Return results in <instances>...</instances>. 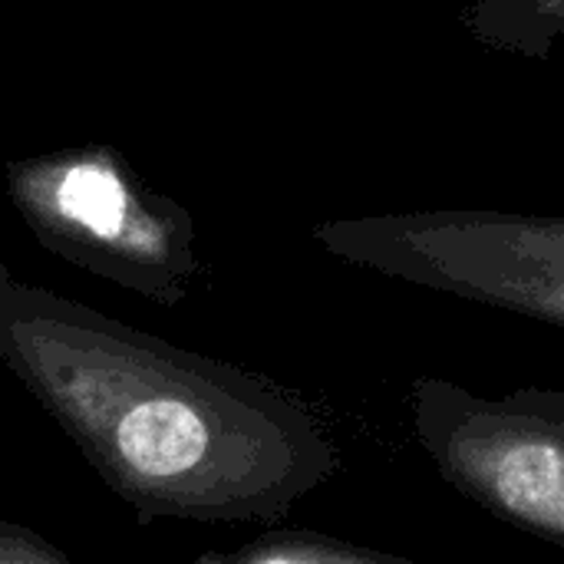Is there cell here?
<instances>
[{
    "instance_id": "6da1fadb",
    "label": "cell",
    "mask_w": 564,
    "mask_h": 564,
    "mask_svg": "<svg viewBox=\"0 0 564 564\" xmlns=\"http://www.w3.org/2000/svg\"><path fill=\"white\" fill-rule=\"evenodd\" d=\"M330 258L564 330V215L426 208L321 221Z\"/></svg>"
},
{
    "instance_id": "7a4b0ae2",
    "label": "cell",
    "mask_w": 564,
    "mask_h": 564,
    "mask_svg": "<svg viewBox=\"0 0 564 564\" xmlns=\"http://www.w3.org/2000/svg\"><path fill=\"white\" fill-rule=\"evenodd\" d=\"M413 440L446 486L564 552V390L476 393L443 377L406 390Z\"/></svg>"
},
{
    "instance_id": "3957f363",
    "label": "cell",
    "mask_w": 564,
    "mask_h": 564,
    "mask_svg": "<svg viewBox=\"0 0 564 564\" xmlns=\"http://www.w3.org/2000/svg\"><path fill=\"white\" fill-rule=\"evenodd\" d=\"M463 26L492 50L545 59L564 40V0H473Z\"/></svg>"
},
{
    "instance_id": "277c9868",
    "label": "cell",
    "mask_w": 564,
    "mask_h": 564,
    "mask_svg": "<svg viewBox=\"0 0 564 564\" xmlns=\"http://www.w3.org/2000/svg\"><path fill=\"white\" fill-rule=\"evenodd\" d=\"M238 562L258 564H377V562H403L400 555L367 549L347 539L317 535V532H281L268 535L258 545L235 555Z\"/></svg>"
},
{
    "instance_id": "5b68a950",
    "label": "cell",
    "mask_w": 564,
    "mask_h": 564,
    "mask_svg": "<svg viewBox=\"0 0 564 564\" xmlns=\"http://www.w3.org/2000/svg\"><path fill=\"white\" fill-rule=\"evenodd\" d=\"M59 208L69 218L83 221L86 228L109 235L122 221V208H126L122 185L116 182V175L102 169H89V165L73 169L59 185Z\"/></svg>"
}]
</instances>
